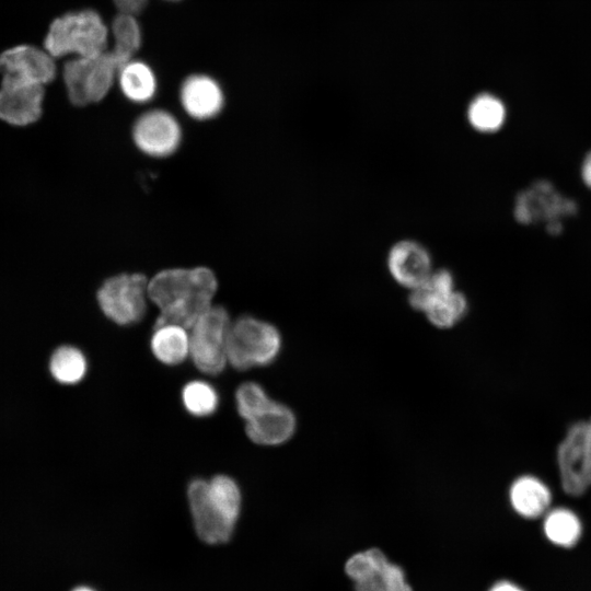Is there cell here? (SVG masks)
<instances>
[{"instance_id":"6da1fadb","label":"cell","mask_w":591,"mask_h":591,"mask_svg":"<svg viewBox=\"0 0 591 591\" xmlns=\"http://www.w3.org/2000/svg\"><path fill=\"white\" fill-rule=\"evenodd\" d=\"M218 289L207 267L170 268L148 282V297L159 309L155 325L172 323L190 328L213 304Z\"/></svg>"},{"instance_id":"7a4b0ae2","label":"cell","mask_w":591,"mask_h":591,"mask_svg":"<svg viewBox=\"0 0 591 591\" xmlns=\"http://www.w3.org/2000/svg\"><path fill=\"white\" fill-rule=\"evenodd\" d=\"M187 497L198 536L208 544L228 542L241 511V490L235 480L227 475L210 480L195 478Z\"/></svg>"},{"instance_id":"3957f363","label":"cell","mask_w":591,"mask_h":591,"mask_svg":"<svg viewBox=\"0 0 591 591\" xmlns=\"http://www.w3.org/2000/svg\"><path fill=\"white\" fill-rule=\"evenodd\" d=\"M109 30L94 10L66 13L53 21L44 48L54 58L72 55L91 58L108 49Z\"/></svg>"},{"instance_id":"277c9868","label":"cell","mask_w":591,"mask_h":591,"mask_svg":"<svg viewBox=\"0 0 591 591\" xmlns=\"http://www.w3.org/2000/svg\"><path fill=\"white\" fill-rule=\"evenodd\" d=\"M281 349V336L271 324L253 316L231 323L227 338L228 363L244 371L271 363Z\"/></svg>"},{"instance_id":"5b68a950","label":"cell","mask_w":591,"mask_h":591,"mask_svg":"<svg viewBox=\"0 0 591 591\" xmlns=\"http://www.w3.org/2000/svg\"><path fill=\"white\" fill-rule=\"evenodd\" d=\"M120 67L109 49L95 57H73L67 61L63 81L70 102L84 106L103 100L117 79Z\"/></svg>"},{"instance_id":"8992f818","label":"cell","mask_w":591,"mask_h":591,"mask_svg":"<svg viewBox=\"0 0 591 591\" xmlns=\"http://www.w3.org/2000/svg\"><path fill=\"white\" fill-rule=\"evenodd\" d=\"M231 326L228 311L212 305L189 328V357L205 374L221 373L227 363V338Z\"/></svg>"},{"instance_id":"52a82bcc","label":"cell","mask_w":591,"mask_h":591,"mask_svg":"<svg viewBox=\"0 0 591 591\" xmlns=\"http://www.w3.org/2000/svg\"><path fill=\"white\" fill-rule=\"evenodd\" d=\"M148 282L142 274H119L105 280L96 294L104 315L118 325L138 323L147 310Z\"/></svg>"},{"instance_id":"ba28073f","label":"cell","mask_w":591,"mask_h":591,"mask_svg":"<svg viewBox=\"0 0 591 591\" xmlns=\"http://www.w3.org/2000/svg\"><path fill=\"white\" fill-rule=\"evenodd\" d=\"M564 491L581 496L591 486V418L575 422L557 449Z\"/></svg>"},{"instance_id":"9c48e42d","label":"cell","mask_w":591,"mask_h":591,"mask_svg":"<svg viewBox=\"0 0 591 591\" xmlns=\"http://www.w3.org/2000/svg\"><path fill=\"white\" fill-rule=\"evenodd\" d=\"M577 204L555 189L547 181H537L519 193L513 215L523 224L551 222L570 217L577 212Z\"/></svg>"},{"instance_id":"30bf717a","label":"cell","mask_w":591,"mask_h":591,"mask_svg":"<svg viewBox=\"0 0 591 591\" xmlns=\"http://www.w3.org/2000/svg\"><path fill=\"white\" fill-rule=\"evenodd\" d=\"M136 147L152 158L173 154L182 141V128L176 117L164 109H150L141 114L132 126Z\"/></svg>"},{"instance_id":"8fae6325","label":"cell","mask_w":591,"mask_h":591,"mask_svg":"<svg viewBox=\"0 0 591 591\" xmlns=\"http://www.w3.org/2000/svg\"><path fill=\"white\" fill-rule=\"evenodd\" d=\"M2 81L45 85L56 74L54 57L47 51L30 45H20L0 55Z\"/></svg>"},{"instance_id":"7c38bea8","label":"cell","mask_w":591,"mask_h":591,"mask_svg":"<svg viewBox=\"0 0 591 591\" xmlns=\"http://www.w3.org/2000/svg\"><path fill=\"white\" fill-rule=\"evenodd\" d=\"M385 264L391 278L408 291L434 269L429 250L412 239L395 242L386 254Z\"/></svg>"},{"instance_id":"4fadbf2b","label":"cell","mask_w":591,"mask_h":591,"mask_svg":"<svg viewBox=\"0 0 591 591\" xmlns=\"http://www.w3.org/2000/svg\"><path fill=\"white\" fill-rule=\"evenodd\" d=\"M43 99V85L2 81L0 119L14 126L32 124L40 117Z\"/></svg>"},{"instance_id":"5bb4252c","label":"cell","mask_w":591,"mask_h":591,"mask_svg":"<svg viewBox=\"0 0 591 591\" xmlns=\"http://www.w3.org/2000/svg\"><path fill=\"white\" fill-rule=\"evenodd\" d=\"M179 101L189 117L208 120L221 113L224 94L213 78L207 74H192L181 85Z\"/></svg>"},{"instance_id":"9a60e30c","label":"cell","mask_w":591,"mask_h":591,"mask_svg":"<svg viewBox=\"0 0 591 591\" xmlns=\"http://www.w3.org/2000/svg\"><path fill=\"white\" fill-rule=\"evenodd\" d=\"M296 430V417L283 404L270 401L255 417L246 421L247 437L256 444L279 445L288 441Z\"/></svg>"},{"instance_id":"2e32d148","label":"cell","mask_w":591,"mask_h":591,"mask_svg":"<svg viewBox=\"0 0 591 591\" xmlns=\"http://www.w3.org/2000/svg\"><path fill=\"white\" fill-rule=\"evenodd\" d=\"M513 510L526 519L544 514L552 502L549 488L537 477L524 475L517 478L509 490Z\"/></svg>"},{"instance_id":"e0dca14e","label":"cell","mask_w":591,"mask_h":591,"mask_svg":"<svg viewBox=\"0 0 591 591\" xmlns=\"http://www.w3.org/2000/svg\"><path fill=\"white\" fill-rule=\"evenodd\" d=\"M187 331L188 328L172 323L154 325L150 340L154 357L167 366H176L185 361L189 356V332Z\"/></svg>"},{"instance_id":"ac0fdd59","label":"cell","mask_w":591,"mask_h":591,"mask_svg":"<svg viewBox=\"0 0 591 591\" xmlns=\"http://www.w3.org/2000/svg\"><path fill=\"white\" fill-rule=\"evenodd\" d=\"M117 81L124 96L136 104L150 102L158 90L157 77L150 66L134 58L119 68Z\"/></svg>"},{"instance_id":"d6986e66","label":"cell","mask_w":591,"mask_h":591,"mask_svg":"<svg viewBox=\"0 0 591 591\" xmlns=\"http://www.w3.org/2000/svg\"><path fill=\"white\" fill-rule=\"evenodd\" d=\"M506 106L494 94L482 93L476 95L467 107V120L479 132H496L506 120Z\"/></svg>"},{"instance_id":"ffe728a7","label":"cell","mask_w":591,"mask_h":591,"mask_svg":"<svg viewBox=\"0 0 591 591\" xmlns=\"http://www.w3.org/2000/svg\"><path fill=\"white\" fill-rule=\"evenodd\" d=\"M454 289L453 274L445 268H434L425 280L409 290L408 303L414 310L425 313Z\"/></svg>"},{"instance_id":"44dd1931","label":"cell","mask_w":591,"mask_h":591,"mask_svg":"<svg viewBox=\"0 0 591 591\" xmlns=\"http://www.w3.org/2000/svg\"><path fill=\"white\" fill-rule=\"evenodd\" d=\"M544 534L549 542L561 547H572L582 534L579 517L567 508L548 511L543 522Z\"/></svg>"},{"instance_id":"7402d4cb","label":"cell","mask_w":591,"mask_h":591,"mask_svg":"<svg viewBox=\"0 0 591 591\" xmlns=\"http://www.w3.org/2000/svg\"><path fill=\"white\" fill-rule=\"evenodd\" d=\"M88 370L84 354L77 347L63 345L54 350L49 359V372L55 381L74 385L83 380Z\"/></svg>"},{"instance_id":"603a6c76","label":"cell","mask_w":591,"mask_h":591,"mask_svg":"<svg viewBox=\"0 0 591 591\" xmlns=\"http://www.w3.org/2000/svg\"><path fill=\"white\" fill-rule=\"evenodd\" d=\"M111 33L109 50L123 66L134 58L141 45V30L135 14L119 12L113 20Z\"/></svg>"},{"instance_id":"cb8c5ba5","label":"cell","mask_w":591,"mask_h":591,"mask_svg":"<svg viewBox=\"0 0 591 591\" xmlns=\"http://www.w3.org/2000/svg\"><path fill=\"white\" fill-rule=\"evenodd\" d=\"M467 309L466 297L454 289L432 304L424 314L433 326L450 328L465 316Z\"/></svg>"},{"instance_id":"d4e9b609","label":"cell","mask_w":591,"mask_h":591,"mask_svg":"<svg viewBox=\"0 0 591 591\" xmlns=\"http://www.w3.org/2000/svg\"><path fill=\"white\" fill-rule=\"evenodd\" d=\"M182 401L189 414L196 417H206L217 410L219 396L211 384L196 380L184 386Z\"/></svg>"},{"instance_id":"484cf974","label":"cell","mask_w":591,"mask_h":591,"mask_svg":"<svg viewBox=\"0 0 591 591\" xmlns=\"http://www.w3.org/2000/svg\"><path fill=\"white\" fill-rule=\"evenodd\" d=\"M270 401L264 389L254 382L241 384L235 393L237 413L245 421L260 413Z\"/></svg>"},{"instance_id":"4316f807","label":"cell","mask_w":591,"mask_h":591,"mask_svg":"<svg viewBox=\"0 0 591 591\" xmlns=\"http://www.w3.org/2000/svg\"><path fill=\"white\" fill-rule=\"evenodd\" d=\"M387 558L376 548L352 555L346 563V573L357 581L382 568Z\"/></svg>"},{"instance_id":"83f0119b","label":"cell","mask_w":591,"mask_h":591,"mask_svg":"<svg viewBox=\"0 0 591 591\" xmlns=\"http://www.w3.org/2000/svg\"><path fill=\"white\" fill-rule=\"evenodd\" d=\"M382 572L386 591H413L406 582L404 571L399 566L387 560L383 566Z\"/></svg>"},{"instance_id":"f1b7e54d","label":"cell","mask_w":591,"mask_h":591,"mask_svg":"<svg viewBox=\"0 0 591 591\" xmlns=\"http://www.w3.org/2000/svg\"><path fill=\"white\" fill-rule=\"evenodd\" d=\"M383 566L380 570L362 579L355 581V590L356 591H386V584H385V580L382 572Z\"/></svg>"},{"instance_id":"f546056e","label":"cell","mask_w":591,"mask_h":591,"mask_svg":"<svg viewBox=\"0 0 591 591\" xmlns=\"http://www.w3.org/2000/svg\"><path fill=\"white\" fill-rule=\"evenodd\" d=\"M119 12L137 14L146 4L147 0H113Z\"/></svg>"},{"instance_id":"4dcf8cb0","label":"cell","mask_w":591,"mask_h":591,"mask_svg":"<svg viewBox=\"0 0 591 591\" xmlns=\"http://www.w3.org/2000/svg\"><path fill=\"white\" fill-rule=\"evenodd\" d=\"M581 175L586 185L591 188V152L586 157L582 163Z\"/></svg>"},{"instance_id":"1f68e13d","label":"cell","mask_w":591,"mask_h":591,"mask_svg":"<svg viewBox=\"0 0 591 591\" xmlns=\"http://www.w3.org/2000/svg\"><path fill=\"white\" fill-rule=\"evenodd\" d=\"M489 591H523V590L512 582L500 581L494 584Z\"/></svg>"},{"instance_id":"d6a6232c","label":"cell","mask_w":591,"mask_h":591,"mask_svg":"<svg viewBox=\"0 0 591 591\" xmlns=\"http://www.w3.org/2000/svg\"><path fill=\"white\" fill-rule=\"evenodd\" d=\"M546 231L553 235L559 234L563 231L561 221L556 220V221H551L546 223Z\"/></svg>"},{"instance_id":"836d02e7","label":"cell","mask_w":591,"mask_h":591,"mask_svg":"<svg viewBox=\"0 0 591 591\" xmlns=\"http://www.w3.org/2000/svg\"><path fill=\"white\" fill-rule=\"evenodd\" d=\"M73 591H95L89 587H79V588H76Z\"/></svg>"},{"instance_id":"e575fe53","label":"cell","mask_w":591,"mask_h":591,"mask_svg":"<svg viewBox=\"0 0 591 591\" xmlns=\"http://www.w3.org/2000/svg\"><path fill=\"white\" fill-rule=\"evenodd\" d=\"M169 1H177V0H169Z\"/></svg>"}]
</instances>
